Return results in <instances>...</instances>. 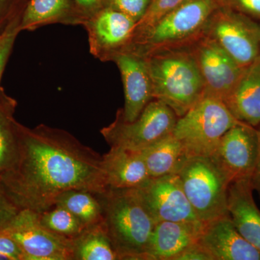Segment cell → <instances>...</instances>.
<instances>
[{"label":"cell","instance_id":"13","mask_svg":"<svg viewBox=\"0 0 260 260\" xmlns=\"http://www.w3.org/2000/svg\"><path fill=\"white\" fill-rule=\"evenodd\" d=\"M83 26L88 34L90 54L102 61L129 49L136 22L120 12L103 8L87 19Z\"/></svg>","mask_w":260,"mask_h":260},{"label":"cell","instance_id":"9","mask_svg":"<svg viewBox=\"0 0 260 260\" xmlns=\"http://www.w3.org/2000/svg\"><path fill=\"white\" fill-rule=\"evenodd\" d=\"M0 234L16 242L23 251L24 260H74L73 238L43 226L39 213L32 210L20 209Z\"/></svg>","mask_w":260,"mask_h":260},{"label":"cell","instance_id":"34","mask_svg":"<svg viewBox=\"0 0 260 260\" xmlns=\"http://www.w3.org/2000/svg\"><path fill=\"white\" fill-rule=\"evenodd\" d=\"M78 8L83 12L85 18L88 19L95 14L103 7V0H75ZM86 21V20H85Z\"/></svg>","mask_w":260,"mask_h":260},{"label":"cell","instance_id":"10","mask_svg":"<svg viewBox=\"0 0 260 260\" xmlns=\"http://www.w3.org/2000/svg\"><path fill=\"white\" fill-rule=\"evenodd\" d=\"M259 149L257 129L240 123L221 137L209 157L232 182L252 177Z\"/></svg>","mask_w":260,"mask_h":260},{"label":"cell","instance_id":"6","mask_svg":"<svg viewBox=\"0 0 260 260\" xmlns=\"http://www.w3.org/2000/svg\"><path fill=\"white\" fill-rule=\"evenodd\" d=\"M240 123L223 100L203 95L178 118L172 134L182 143L189 157L209 156L228 130Z\"/></svg>","mask_w":260,"mask_h":260},{"label":"cell","instance_id":"12","mask_svg":"<svg viewBox=\"0 0 260 260\" xmlns=\"http://www.w3.org/2000/svg\"><path fill=\"white\" fill-rule=\"evenodd\" d=\"M136 189L155 223L200 220L186 198L177 174L150 178Z\"/></svg>","mask_w":260,"mask_h":260},{"label":"cell","instance_id":"26","mask_svg":"<svg viewBox=\"0 0 260 260\" xmlns=\"http://www.w3.org/2000/svg\"><path fill=\"white\" fill-rule=\"evenodd\" d=\"M185 1L186 0H151L144 16L136 23L132 44L149 28H151L154 24L156 23L168 13Z\"/></svg>","mask_w":260,"mask_h":260},{"label":"cell","instance_id":"17","mask_svg":"<svg viewBox=\"0 0 260 260\" xmlns=\"http://www.w3.org/2000/svg\"><path fill=\"white\" fill-rule=\"evenodd\" d=\"M253 191L251 178L232 181L228 191V211L239 234L260 251V210Z\"/></svg>","mask_w":260,"mask_h":260},{"label":"cell","instance_id":"23","mask_svg":"<svg viewBox=\"0 0 260 260\" xmlns=\"http://www.w3.org/2000/svg\"><path fill=\"white\" fill-rule=\"evenodd\" d=\"M75 260H119L104 220L85 229L73 238Z\"/></svg>","mask_w":260,"mask_h":260},{"label":"cell","instance_id":"27","mask_svg":"<svg viewBox=\"0 0 260 260\" xmlns=\"http://www.w3.org/2000/svg\"><path fill=\"white\" fill-rule=\"evenodd\" d=\"M23 14V13L18 15L10 23L9 26L0 37V83H1L3 73H4L5 67H6L10 54L13 51L15 40H16L19 32H21L20 23H21ZM3 90H4L0 86V95Z\"/></svg>","mask_w":260,"mask_h":260},{"label":"cell","instance_id":"7","mask_svg":"<svg viewBox=\"0 0 260 260\" xmlns=\"http://www.w3.org/2000/svg\"><path fill=\"white\" fill-rule=\"evenodd\" d=\"M177 120V114L170 107L153 99L130 122L118 111L115 120L103 128L101 133L111 147L140 152L172 135Z\"/></svg>","mask_w":260,"mask_h":260},{"label":"cell","instance_id":"3","mask_svg":"<svg viewBox=\"0 0 260 260\" xmlns=\"http://www.w3.org/2000/svg\"><path fill=\"white\" fill-rule=\"evenodd\" d=\"M97 195L102 205L108 235L119 259L145 260L155 222L136 188L112 189Z\"/></svg>","mask_w":260,"mask_h":260},{"label":"cell","instance_id":"16","mask_svg":"<svg viewBox=\"0 0 260 260\" xmlns=\"http://www.w3.org/2000/svg\"><path fill=\"white\" fill-rule=\"evenodd\" d=\"M204 222L160 221L155 223L145 254V260H173L188 246L198 242Z\"/></svg>","mask_w":260,"mask_h":260},{"label":"cell","instance_id":"24","mask_svg":"<svg viewBox=\"0 0 260 260\" xmlns=\"http://www.w3.org/2000/svg\"><path fill=\"white\" fill-rule=\"evenodd\" d=\"M54 205L71 212L86 229L104 220L102 203L90 191L71 189L59 195Z\"/></svg>","mask_w":260,"mask_h":260},{"label":"cell","instance_id":"11","mask_svg":"<svg viewBox=\"0 0 260 260\" xmlns=\"http://www.w3.org/2000/svg\"><path fill=\"white\" fill-rule=\"evenodd\" d=\"M205 85L203 95L225 100L235 88L245 68L203 34L189 44Z\"/></svg>","mask_w":260,"mask_h":260},{"label":"cell","instance_id":"35","mask_svg":"<svg viewBox=\"0 0 260 260\" xmlns=\"http://www.w3.org/2000/svg\"><path fill=\"white\" fill-rule=\"evenodd\" d=\"M259 133V155H258L257 162L254 172L253 173L252 177H251V184H252L254 190L257 191L260 198V125L256 127Z\"/></svg>","mask_w":260,"mask_h":260},{"label":"cell","instance_id":"8","mask_svg":"<svg viewBox=\"0 0 260 260\" xmlns=\"http://www.w3.org/2000/svg\"><path fill=\"white\" fill-rule=\"evenodd\" d=\"M204 34L242 68L260 56V24L225 5L210 16Z\"/></svg>","mask_w":260,"mask_h":260},{"label":"cell","instance_id":"31","mask_svg":"<svg viewBox=\"0 0 260 260\" xmlns=\"http://www.w3.org/2000/svg\"><path fill=\"white\" fill-rule=\"evenodd\" d=\"M20 210L0 182V231L10 223Z\"/></svg>","mask_w":260,"mask_h":260},{"label":"cell","instance_id":"28","mask_svg":"<svg viewBox=\"0 0 260 260\" xmlns=\"http://www.w3.org/2000/svg\"><path fill=\"white\" fill-rule=\"evenodd\" d=\"M150 2L151 0H103V7L120 12L137 23L144 16Z\"/></svg>","mask_w":260,"mask_h":260},{"label":"cell","instance_id":"30","mask_svg":"<svg viewBox=\"0 0 260 260\" xmlns=\"http://www.w3.org/2000/svg\"><path fill=\"white\" fill-rule=\"evenodd\" d=\"M223 4L260 24V0H223Z\"/></svg>","mask_w":260,"mask_h":260},{"label":"cell","instance_id":"15","mask_svg":"<svg viewBox=\"0 0 260 260\" xmlns=\"http://www.w3.org/2000/svg\"><path fill=\"white\" fill-rule=\"evenodd\" d=\"M198 243L214 260H260V251L239 234L230 216L205 223Z\"/></svg>","mask_w":260,"mask_h":260},{"label":"cell","instance_id":"19","mask_svg":"<svg viewBox=\"0 0 260 260\" xmlns=\"http://www.w3.org/2000/svg\"><path fill=\"white\" fill-rule=\"evenodd\" d=\"M223 102L237 120L255 128L260 125V56L245 68Z\"/></svg>","mask_w":260,"mask_h":260},{"label":"cell","instance_id":"32","mask_svg":"<svg viewBox=\"0 0 260 260\" xmlns=\"http://www.w3.org/2000/svg\"><path fill=\"white\" fill-rule=\"evenodd\" d=\"M0 260H24L23 251L11 238L0 234Z\"/></svg>","mask_w":260,"mask_h":260},{"label":"cell","instance_id":"14","mask_svg":"<svg viewBox=\"0 0 260 260\" xmlns=\"http://www.w3.org/2000/svg\"><path fill=\"white\" fill-rule=\"evenodd\" d=\"M120 72L124 92V107L119 109L123 119L133 121L153 100V86L145 56L131 51L118 53L113 57Z\"/></svg>","mask_w":260,"mask_h":260},{"label":"cell","instance_id":"25","mask_svg":"<svg viewBox=\"0 0 260 260\" xmlns=\"http://www.w3.org/2000/svg\"><path fill=\"white\" fill-rule=\"evenodd\" d=\"M54 208L39 213V221L43 226L59 235L75 238L85 230L81 222L71 212L63 207L54 205Z\"/></svg>","mask_w":260,"mask_h":260},{"label":"cell","instance_id":"4","mask_svg":"<svg viewBox=\"0 0 260 260\" xmlns=\"http://www.w3.org/2000/svg\"><path fill=\"white\" fill-rule=\"evenodd\" d=\"M223 0H186L154 24L126 51L141 56L187 46L204 34L208 20Z\"/></svg>","mask_w":260,"mask_h":260},{"label":"cell","instance_id":"5","mask_svg":"<svg viewBox=\"0 0 260 260\" xmlns=\"http://www.w3.org/2000/svg\"><path fill=\"white\" fill-rule=\"evenodd\" d=\"M177 174L200 221L229 216L228 191L232 181L210 157H189Z\"/></svg>","mask_w":260,"mask_h":260},{"label":"cell","instance_id":"1","mask_svg":"<svg viewBox=\"0 0 260 260\" xmlns=\"http://www.w3.org/2000/svg\"><path fill=\"white\" fill-rule=\"evenodd\" d=\"M18 154L0 182L20 209L43 213L71 189L107 190L102 156L65 130L18 123Z\"/></svg>","mask_w":260,"mask_h":260},{"label":"cell","instance_id":"21","mask_svg":"<svg viewBox=\"0 0 260 260\" xmlns=\"http://www.w3.org/2000/svg\"><path fill=\"white\" fill-rule=\"evenodd\" d=\"M150 178L178 174L189 158L182 143L173 134L140 151Z\"/></svg>","mask_w":260,"mask_h":260},{"label":"cell","instance_id":"20","mask_svg":"<svg viewBox=\"0 0 260 260\" xmlns=\"http://www.w3.org/2000/svg\"><path fill=\"white\" fill-rule=\"evenodd\" d=\"M85 20L75 0H28L20 29L32 31L51 24L83 26Z\"/></svg>","mask_w":260,"mask_h":260},{"label":"cell","instance_id":"29","mask_svg":"<svg viewBox=\"0 0 260 260\" xmlns=\"http://www.w3.org/2000/svg\"><path fill=\"white\" fill-rule=\"evenodd\" d=\"M28 0H0V37L18 15L25 9Z\"/></svg>","mask_w":260,"mask_h":260},{"label":"cell","instance_id":"18","mask_svg":"<svg viewBox=\"0 0 260 260\" xmlns=\"http://www.w3.org/2000/svg\"><path fill=\"white\" fill-rule=\"evenodd\" d=\"M102 160L108 188H138L150 179L140 152L111 147Z\"/></svg>","mask_w":260,"mask_h":260},{"label":"cell","instance_id":"22","mask_svg":"<svg viewBox=\"0 0 260 260\" xmlns=\"http://www.w3.org/2000/svg\"><path fill=\"white\" fill-rule=\"evenodd\" d=\"M17 102L5 93L0 95V176L14 165L18 154V121L14 114Z\"/></svg>","mask_w":260,"mask_h":260},{"label":"cell","instance_id":"2","mask_svg":"<svg viewBox=\"0 0 260 260\" xmlns=\"http://www.w3.org/2000/svg\"><path fill=\"white\" fill-rule=\"evenodd\" d=\"M143 56L150 70L154 99L167 104L178 118L204 95V82L189 45L154 51Z\"/></svg>","mask_w":260,"mask_h":260},{"label":"cell","instance_id":"33","mask_svg":"<svg viewBox=\"0 0 260 260\" xmlns=\"http://www.w3.org/2000/svg\"><path fill=\"white\" fill-rule=\"evenodd\" d=\"M173 260H214L209 251L206 250L199 243L188 246L177 254Z\"/></svg>","mask_w":260,"mask_h":260}]
</instances>
